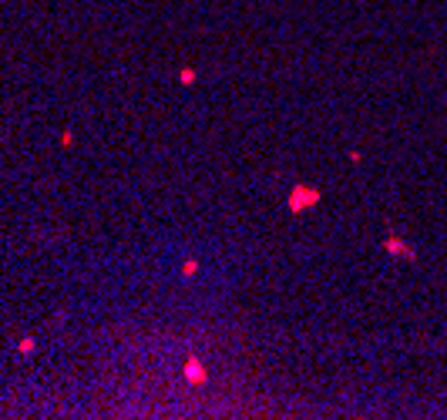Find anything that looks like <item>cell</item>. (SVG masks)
<instances>
[{
	"label": "cell",
	"instance_id": "obj_1",
	"mask_svg": "<svg viewBox=\"0 0 447 420\" xmlns=\"http://www.w3.org/2000/svg\"><path fill=\"white\" fill-rule=\"evenodd\" d=\"M316 199H319V192H316V188L296 185L293 192H289V209H293V212H300V209H306V205H316Z\"/></svg>",
	"mask_w": 447,
	"mask_h": 420
},
{
	"label": "cell",
	"instance_id": "obj_2",
	"mask_svg": "<svg viewBox=\"0 0 447 420\" xmlns=\"http://www.w3.org/2000/svg\"><path fill=\"white\" fill-rule=\"evenodd\" d=\"M185 380L188 383H192V387H202V383H209V370H205L202 366V360H198V356H188L185 360Z\"/></svg>",
	"mask_w": 447,
	"mask_h": 420
},
{
	"label": "cell",
	"instance_id": "obj_3",
	"mask_svg": "<svg viewBox=\"0 0 447 420\" xmlns=\"http://www.w3.org/2000/svg\"><path fill=\"white\" fill-rule=\"evenodd\" d=\"M34 350H37V343H34V336H24V339H20V343H17V353H34Z\"/></svg>",
	"mask_w": 447,
	"mask_h": 420
},
{
	"label": "cell",
	"instance_id": "obj_4",
	"mask_svg": "<svg viewBox=\"0 0 447 420\" xmlns=\"http://www.w3.org/2000/svg\"><path fill=\"white\" fill-rule=\"evenodd\" d=\"M195 273H198V259H185V262H182V276L188 279V276H195Z\"/></svg>",
	"mask_w": 447,
	"mask_h": 420
},
{
	"label": "cell",
	"instance_id": "obj_5",
	"mask_svg": "<svg viewBox=\"0 0 447 420\" xmlns=\"http://www.w3.org/2000/svg\"><path fill=\"white\" fill-rule=\"evenodd\" d=\"M179 78H182V84H192V81H195V71H192V67H185Z\"/></svg>",
	"mask_w": 447,
	"mask_h": 420
},
{
	"label": "cell",
	"instance_id": "obj_6",
	"mask_svg": "<svg viewBox=\"0 0 447 420\" xmlns=\"http://www.w3.org/2000/svg\"><path fill=\"white\" fill-rule=\"evenodd\" d=\"M71 141H74V135H71V131H64V135H61V148H71Z\"/></svg>",
	"mask_w": 447,
	"mask_h": 420
}]
</instances>
